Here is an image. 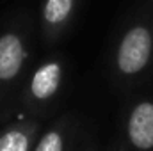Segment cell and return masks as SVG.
<instances>
[{
	"mask_svg": "<svg viewBox=\"0 0 153 151\" xmlns=\"http://www.w3.org/2000/svg\"><path fill=\"white\" fill-rule=\"evenodd\" d=\"M41 133V119L25 117L0 130V151H32Z\"/></svg>",
	"mask_w": 153,
	"mask_h": 151,
	"instance_id": "obj_6",
	"label": "cell"
},
{
	"mask_svg": "<svg viewBox=\"0 0 153 151\" xmlns=\"http://www.w3.org/2000/svg\"><path fill=\"white\" fill-rule=\"evenodd\" d=\"M78 0H43L39 7L41 36L48 44L57 43L75 20Z\"/></svg>",
	"mask_w": 153,
	"mask_h": 151,
	"instance_id": "obj_5",
	"label": "cell"
},
{
	"mask_svg": "<svg viewBox=\"0 0 153 151\" xmlns=\"http://www.w3.org/2000/svg\"><path fill=\"white\" fill-rule=\"evenodd\" d=\"M32 30L29 21H13L0 29V114L16 101L30 70Z\"/></svg>",
	"mask_w": 153,
	"mask_h": 151,
	"instance_id": "obj_2",
	"label": "cell"
},
{
	"mask_svg": "<svg viewBox=\"0 0 153 151\" xmlns=\"http://www.w3.org/2000/svg\"><path fill=\"white\" fill-rule=\"evenodd\" d=\"M123 130L128 151H153V98H139L128 107Z\"/></svg>",
	"mask_w": 153,
	"mask_h": 151,
	"instance_id": "obj_4",
	"label": "cell"
},
{
	"mask_svg": "<svg viewBox=\"0 0 153 151\" xmlns=\"http://www.w3.org/2000/svg\"><path fill=\"white\" fill-rule=\"evenodd\" d=\"M153 70V14L130 20L114 41L111 73L123 87L143 82Z\"/></svg>",
	"mask_w": 153,
	"mask_h": 151,
	"instance_id": "obj_1",
	"label": "cell"
},
{
	"mask_svg": "<svg viewBox=\"0 0 153 151\" xmlns=\"http://www.w3.org/2000/svg\"><path fill=\"white\" fill-rule=\"evenodd\" d=\"M109 151H128V148H126V144H125V142L117 141V142H116V144H114V146H112Z\"/></svg>",
	"mask_w": 153,
	"mask_h": 151,
	"instance_id": "obj_8",
	"label": "cell"
},
{
	"mask_svg": "<svg viewBox=\"0 0 153 151\" xmlns=\"http://www.w3.org/2000/svg\"><path fill=\"white\" fill-rule=\"evenodd\" d=\"M75 128L76 123L73 115H61L50 126L41 130L32 151H71Z\"/></svg>",
	"mask_w": 153,
	"mask_h": 151,
	"instance_id": "obj_7",
	"label": "cell"
},
{
	"mask_svg": "<svg viewBox=\"0 0 153 151\" xmlns=\"http://www.w3.org/2000/svg\"><path fill=\"white\" fill-rule=\"evenodd\" d=\"M66 82V62L61 57H46L29 70L22 89L18 93L16 103L27 117L41 119L48 112Z\"/></svg>",
	"mask_w": 153,
	"mask_h": 151,
	"instance_id": "obj_3",
	"label": "cell"
},
{
	"mask_svg": "<svg viewBox=\"0 0 153 151\" xmlns=\"http://www.w3.org/2000/svg\"><path fill=\"white\" fill-rule=\"evenodd\" d=\"M75 151H98V150H96L93 144H82V146H80V148H76Z\"/></svg>",
	"mask_w": 153,
	"mask_h": 151,
	"instance_id": "obj_9",
	"label": "cell"
}]
</instances>
